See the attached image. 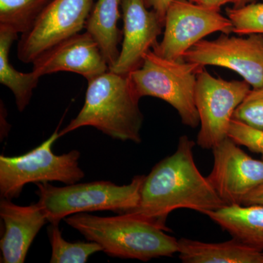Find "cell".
I'll list each match as a JSON object with an SVG mask.
<instances>
[{
    "label": "cell",
    "mask_w": 263,
    "mask_h": 263,
    "mask_svg": "<svg viewBox=\"0 0 263 263\" xmlns=\"http://www.w3.org/2000/svg\"><path fill=\"white\" fill-rule=\"evenodd\" d=\"M226 13L233 24V32L240 35L263 34V3L227 8Z\"/></svg>",
    "instance_id": "obj_21"
},
{
    "label": "cell",
    "mask_w": 263,
    "mask_h": 263,
    "mask_svg": "<svg viewBox=\"0 0 263 263\" xmlns=\"http://www.w3.org/2000/svg\"><path fill=\"white\" fill-rule=\"evenodd\" d=\"M242 205H263V183L252 190L245 197Z\"/></svg>",
    "instance_id": "obj_26"
},
{
    "label": "cell",
    "mask_w": 263,
    "mask_h": 263,
    "mask_svg": "<svg viewBox=\"0 0 263 263\" xmlns=\"http://www.w3.org/2000/svg\"><path fill=\"white\" fill-rule=\"evenodd\" d=\"M217 32H233V24L228 17L189 0H174L166 13L163 38L153 51L168 60H182L197 43Z\"/></svg>",
    "instance_id": "obj_8"
},
{
    "label": "cell",
    "mask_w": 263,
    "mask_h": 263,
    "mask_svg": "<svg viewBox=\"0 0 263 263\" xmlns=\"http://www.w3.org/2000/svg\"><path fill=\"white\" fill-rule=\"evenodd\" d=\"M121 9L124 22L122 48L117 63L109 70L129 76L141 67L144 55L158 43L164 23L155 10L147 8L144 0H122Z\"/></svg>",
    "instance_id": "obj_12"
},
{
    "label": "cell",
    "mask_w": 263,
    "mask_h": 263,
    "mask_svg": "<svg viewBox=\"0 0 263 263\" xmlns=\"http://www.w3.org/2000/svg\"><path fill=\"white\" fill-rule=\"evenodd\" d=\"M214 165L208 179L226 205H242L263 183V160L247 155L229 137L212 148Z\"/></svg>",
    "instance_id": "obj_11"
},
{
    "label": "cell",
    "mask_w": 263,
    "mask_h": 263,
    "mask_svg": "<svg viewBox=\"0 0 263 263\" xmlns=\"http://www.w3.org/2000/svg\"><path fill=\"white\" fill-rule=\"evenodd\" d=\"M257 0H240L238 6L234 8H240V7L245 6L246 5L250 4V3H256Z\"/></svg>",
    "instance_id": "obj_27"
},
{
    "label": "cell",
    "mask_w": 263,
    "mask_h": 263,
    "mask_svg": "<svg viewBox=\"0 0 263 263\" xmlns=\"http://www.w3.org/2000/svg\"><path fill=\"white\" fill-rule=\"evenodd\" d=\"M39 77L59 72L79 74L90 81L109 67L100 46L89 32L78 33L43 51L32 62Z\"/></svg>",
    "instance_id": "obj_13"
},
{
    "label": "cell",
    "mask_w": 263,
    "mask_h": 263,
    "mask_svg": "<svg viewBox=\"0 0 263 263\" xmlns=\"http://www.w3.org/2000/svg\"><path fill=\"white\" fill-rule=\"evenodd\" d=\"M195 143L186 136L177 148L145 176L139 203L130 213L169 232L167 216L176 209H187L207 215L226 205L194 160Z\"/></svg>",
    "instance_id": "obj_1"
},
{
    "label": "cell",
    "mask_w": 263,
    "mask_h": 263,
    "mask_svg": "<svg viewBox=\"0 0 263 263\" xmlns=\"http://www.w3.org/2000/svg\"><path fill=\"white\" fill-rule=\"evenodd\" d=\"M94 0H53L32 29L22 34L18 57L32 63L41 53L85 29Z\"/></svg>",
    "instance_id": "obj_10"
},
{
    "label": "cell",
    "mask_w": 263,
    "mask_h": 263,
    "mask_svg": "<svg viewBox=\"0 0 263 263\" xmlns=\"http://www.w3.org/2000/svg\"><path fill=\"white\" fill-rule=\"evenodd\" d=\"M0 216L4 224L1 262L23 263L36 235L48 222L47 216L37 202L22 206L6 198L0 202Z\"/></svg>",
    "instance_id": "obj_14"
},
{
    "label": "cell",
    "mask_w": 263,
    "mask_h": 263,
    "mask_svg": "<svg viewBox=\"0 0 263 263\" xmlns=\"http://www.w3.org/2000/svg\"><path fill=\"white\" fill-rule=\"evenodd\" d=\"M122 0H98L86 22V31L98 43L109 68L117 63L122 32L118 27Z\"/></svg>",
    "instance_id": "obj_17"
},
{
    "label": "cell",
    "mask_w": 263,
    "mask_h": 263,
    "mask_svg": "<svg viewBox=\"0 0 263 263\" xmlns=\"http://www.w3.org/2000/svg\"><path fill=\"white\" fill-rule=\"evenodd\" d=\"M233 119L263 131V86L249 91L235 109Z\"/></svg>",
    "instance_id": "obj_22"
},
{
    "label": "cell",
    "mask_w": 263,
    "mask_h": 263,
    "mask_svg": "<svg viewBox=\"0 0 263 263\" xmlns=\"http://www.w3.org/2000/svg\"><path fill=\"white\" fill-rule=\"evenodd\" d=\"M178 253L184 263H263V252L234 238L222 243L181 238Z\"/></svg>",
    "instance_id": "obj_15"
},
{
    "label": "cell",
    "mask_w": 263,
    "mask_h": 263,
    "mask_svg": "<svg viewBox=\"0 0 263 263\" xmlns=\"http://www.w3.org/2000/svg\"><path fill=\"white\" fill-rule=\"evenodd\" d=\"M139 100L129 76L107 71L88 81L84 106L60 132V138L92 127L113 139L140 143L143 115Z\"/></svg>",
    "instance_id": "obj_3"
},
{
    "label": "cell",
    "mask_w": 263,
    "mask_h": 263,
    "mask_svg": "<svg viewBox=\"0 0 263 263\" xmlns=\"http://www.w3.org/2000/svg\"><path fill=\"white\" fill-rule=\"evenodd\" d=\"M189 1L202 8L220 11L221 7L227 4H233V7L238 6L240 0H189Z\"/></svg>",
    "instance_id": "obj_24"
},
{
    "label": "cell",
    "mask_w": 263,
    "mask_h": 263,
    "mask_svg": "<svg viewBox=\"0 0 263 263\" xmlns=\"http://www.w3.org/2000/svg\"><path fill=\"white\" fill-rule=\"evenodd\" d=\"M183 60L202 67H226L239 74L253 89L263 86V34L245 37L222 33L214 41H199Z\"/></svg>",
    "instance_id": "obj_9"
},
{
    "label": "cell",
    "mask_w": 263,
    "mask_h": 263,
    "mask_svg": "<svg viewBox=\"0 0 263 263\" xmlns=\"http://www.w3.org/2000/svg\"><path fill=\"white\" fill-rule=\"evenodd\" d=\"M174 1V0H144V3L147 8L155 10L164 23L166 13L168 10L170 5Z\"/></svg>",
    "instance_id": "obj_25"
},
{
    "label": "cell",
    "mask_w": 263,
    "mask_h": 263,
    "mask_svg": "<svg viewBox=\"0 0 263 263\" xmlns=\"http://www.w3.org/2000/svg\"><path fill=\"white\" fill-rule=\"evenodd\" d=\"M53 0H0V26L25 34Z\"/></svg>",
    "instance_id": "obj_19"
},
{
    "label": "cell",
    "mask_w": 263,
    "mask_h": 263,
    "mask_svg": "<svg viewBox=\"0 0 263 263\" xmlns=\"http://www.w3.org/2000/svg\"><path fill=\"white\" fill-rule=\"evenodd\" d=\"M59 224L48 228V238L51 247V263H86L90 256L101 252L95 242H69L64 239Z\"/></svg>",
    "instance_id": "obj_20"
},
{
    "label": "cell",
    "mask_w": 263,
    "mask_h": 263,
    "mask_svg": "<svg viewBox=\"0 0 263 263\" xmlns=\"http://www.w3.org/2000/svg\"><path fill=\"white\" fill-rule=\"evenodd\" d=\"M145 176H136L129 184L119 186L110 181L73 183L54 186L36 183L37 204L48 222L59 224L62 219L79 213L112 211L124 214L137 207L141 198Z\"/></svg>",
    "instance_id": "obj_4"
},
{
    "label": "cell",
    "mask_w": 263,
    "mask_h": 263,
    "mask_svg": "<svg viewBox=\"0 0 263 263\" xmlns=\"http://www.w3.org/2000/svg\"><path fill=\"white\" fill-rule=\"evenodd\" d=\"M251 90L243 81L224 80L211 75L205 67L197 74L195 105L200 129L197 144L212 149L228 137L235 109Z\"/></svg>",
    "instance_id": "obj_7"
},
{
    "label": "cell",
    "mask_w": 263,
    "mask_h": 263,
    "mask_svg": "<svg viewBox=\"0 0 263 263\" xmlns=\"http://www.w3.org/2000/svg\"><path fill=\"white\" fill-rule=\"evenodd\" d=\"M65 221L111 257L146 262L171 257L179 251V240L133 213L104 217L83 212L69 216Z\"/></svg>",
    "instance_id": "obj_2"
},
{
    "label": "cell",
    "mask_w": 263,
    "mask_h": 263,
    "mask_svg": "<svg viewBox=\"0 0 263 263\" xmlns=\"http://www.w3.org/2000/svg\"><path fill=\"white\" fill-rule=\"evenodd\" d=\"M203 67L183 60H168L149 50L141 67L129 76L140 99H161L176 109L184 125L196 128L200 118L195 105V88L197 74Z\"/></svg>",
    "instance_id": "obj_5"
},
{
    "label": "cell",
    "mask_w": 263,
    "mask_h": 263,
    "mask_svg": "<svg viewBox=\"0 0 263 263\" xmlns=\"http://www.w3.org/2000/svg\"><path fill=\"white\" fill-rule=\"evenodd\" d=\"M207 216L233 238L263 252V205H230Z\"/></svg>",
    "instance_id": "obj_16"
},
{
    "label": "cell",
    "mask_w": 263,
    "mask_h": 263,
    "mask_svg": "<svg viewBox=\"0 0 263 263\" xmlns=\"http://www.w3.org/2000/svg\"><path fill=\"white\" fill-rule=\"evenodd\" d=\"M228 137L239 146L247 147L254 153L260 154L263 159V131L254 129L240 122L232 119Z\"/></svg>",
    "instance_id": "obj_23"
},
{
    "label": "cell",
    "mask_w": 263,
    "mask_h": 263,
    "mask_svg": "<svg viewBox=\"0 0 263 263\" xmlns=\"http://www.w3.org/2000/svg\"><path fill=\"white\" fill-rule=\"evenodd\" d=\"M18 33L8 27L0 26V83L11 90L15 97L17 108L24 111L32 99L33 91L37 86L40 79L33 71L19 72L10 64L9 53Z\"/></svg>",
    "instance_id": "obj_18"
},
{
    "label": "cell",
    "mask_w": 263,
    "mask_h": 263,
    "mask_svg": "<svg viewBox=\"0 0 263 263\" xmlns=\"http://www.w3.org/2000/svg\"><path fill=\"white\" fill-rule=\"evenodd\" d=\"M59 128L39 146L24 155L0 156L1 198H18L27 183L59 181L70 185L84 177L79 165V151L61 155H55L52 151L53 143L60 138Z\"/></svg>",
    "instance_id": "obj_6"
}]
</instances>
